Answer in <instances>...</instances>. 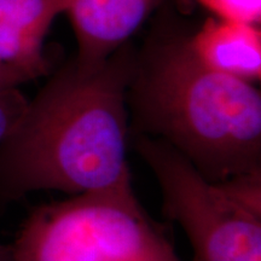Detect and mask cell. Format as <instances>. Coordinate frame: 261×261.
Here are the masks:
<instances>
[{"label": "cell", "mask_w": 261, "mask_h": 261, "mask_svg": "<svg viewBox=\"0 0 261 261\" xmlns=\"http://www.w3.org/2000/svg\"><path fill=\"white\" fill-rule=\"evenodd\" d=\"M45 38L0 24V68L17 74L24 83L50 73L44 54Z\"/></svg>", "instance_id": "obj_7"}, {"label": "cell", "mask_w": 261, "mask_h": 261, "mask_svg": "<svg viewBox=\"0 0 261 261\" xmlns=\"http://www.w3.org/2000/svg\"><path fill=\"white\" fill-rule=\"evenodd\" d=\"M172 8L189 16L196 0H73L68 17L77 42L75 57L85 63L102 62L130 41L159 11Z\"/></svg>", "instance_id": "obj_5"}, {"label": "cell", "mask_w": 261, "mask_h": 261, "mask_svg": "<svg viewBox=\"0 0 261 261\" xmlns=\"http://www.w3.org/2000/svg\"><path fill=\"white\" fill-rule=\"evenodd\" d=\"M195 54L203 64L221 74L256 84L261 79L260 25L207 17L191 37Z\"/></svg>", "instance_id": "obj_6"}, {"label": "cell", "mask_w": 261, "mask_h": 261, "mask_svg": "<svg viewBox=\"0 0 261 261\" xmlns=\"http://www.w3.org/2000/svg\"><path fill=\"white\" fill-rule=\"evenodd\" d=\"M137 47L98 63L73 57L55 71L0 143V203L40 190L69 196L132 180L127 89Z\"/></svg>", "instance_id": "obj_1"}, {"label": "cell", "mask_w": 261, "mask_h": 261, "mask_svg": "<svg viewBox=\"0 0 261 261\" xmlns=\"http://www.w3.org/2000/svg\"><path fill=\"white\" fill-rule=\"evenodd\" d=\"M0 261H11V247L0 243Z\"/></svg>", "instance_id": "obj_12"}, {"label": "cell", "mask_w": 261, "mask_h": 261, "mask_svg": "<svg viewBox=\"0 0 261 261\" xmlns=\"http://www.w3.org/2000/svg\"><path fill=\"white\" fill-rule=\"evenodd\" d=\"M73 0H0V24L46 37L51 24L67 14Z\"/></svg>", "instance_id": "obj_8"}, {"label": "cell", "mask_w": 261, "mask_h": 261, "mask_svg": "<svg viewBox=\"0 0 261 261\" xmlns=\"http://www.w3.org/2000/svg\"><path fill=\"white\" fill-rule=\"evenodd\" d=\"M10 247L11 261H184L132 180L33 207Z\"/></svg>", "instance_id": "obj_3"}, {"label": "cell", "mask_w": 261, "mask_h": 261, "mask_svg": "<svg viewBox=\"0 0 261 261\" xmlns=\"http://www.w3.org/2000/svg\"><path fill=\"white\" fill-rule=\"evenodd\" d=\"M129 143L159 182L163 217L189 238L192 261H261V211L204 179L167 143L146 136Z\"/></svg>", "instance_id": "obj_4"}, {"label": "cell", "mask_w": 261, "mask_h": 261, "mask_svg": "<svg viewBox=\"0 0 261 261\" xmlns=\"http://www.w3.org/2000/svg\"><path fill=\"white\" fill-rule=\"evenodd\" d=\"M28 99L18 87L0 91V143L14 129L27 108Z\"/></svg>", "instance_id": "obj_10"}, {"label": "cell", "mask_w": 261, "mask_h": 261, "mask_svg": "<svg viewBox=\"0 0 261 261\" xmlns=\"http://www.w3.org/2000/svg\"><path fill=\"white\" fill-rule=\"evenodd\" d=\"M213 17L234 23L260 25L261 0H196Z\"/></svg>", "instance_id": "obj_9"}, {"label": "cell", "mask_w": 261, "mask_h": 261, "mask_svg": "<svg viewBox=\"0 0 261 261\" xmlns=\"http://www.w3.org/2000/svg\"><path fill=\"white\" fill-rule=\"evenodd\" d=\"M189 16L166 8L137 47L127 89L129 137L167 143L204 179L261 171V92L195 54Z\"/></svg>", "instance_id": "obj_2"}, {"label": "cell", "mask_w": 261, "mask_h": 261, "mask_svg": "<svg viewBox=\"0 0 261 261\" xmlns=\"http://www.w3.org/2000/svg\"><path fill=\"white\" fill-rule=\"evenodd\" d=\"M24 81L12 71L0 68V91L10 89V87H18V85L23 84Z\"/></svg>", "instance_id": "obj_11"}]
</instances>
